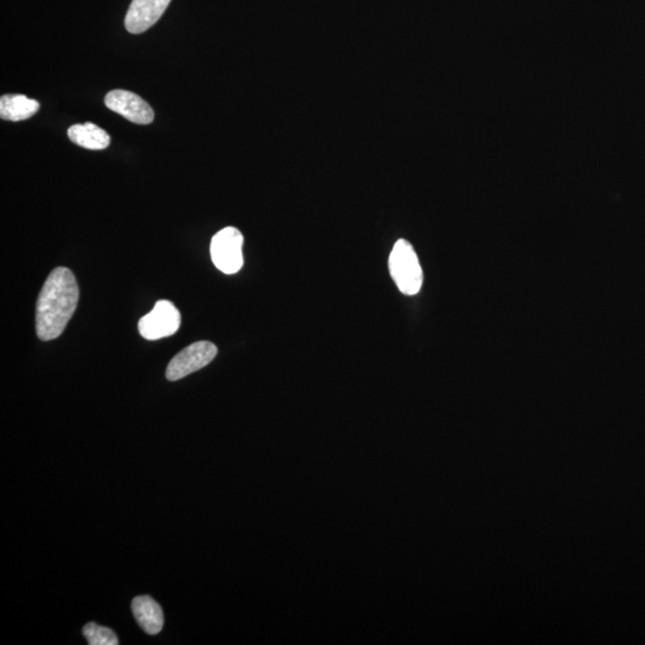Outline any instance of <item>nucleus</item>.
<instances>
[{
	"instance_id": "f257e3e1",
	"label": "nucleus",
	"mask_w": 645,
	"mask_h": 645,
	"mask_svg": "<svg viewBox=\"0 0 645 645\" xmlns=\"http://www.w3.org/2000/svg\"><path fill=\"white\" fill-rule=\"evenodd\" d=\"M79 287L70 269H55L45 280L36 303V332L40 340L58 339L74 316Z\"/></svg>"
},
{
	"instance_id": "f03ea898",
	"label": "nucleus",
	"mask_w": 645,
	"mask_h": 645,
	"mask_svg": "<svg viewBox=\"0 0 645 645\" xmlns=\"http://www.w3.org/2000/svg\"><path fill=\"white\" fill-rule=\"evenodd\" d=\"M391 276L398 290L405 295H415L423 283V273L415 250L405 239L394 244L389 258Z\"/></svg>"
},
{
	"instance_id": "7ed1b4c3",
	"label": "nucleus",
	"mask_w": 645,
	"mask_h": 645,
	"mask_svg": "<svg viewBox=\"0 0 645 645\" xmlns=\"http://www.w3.org/2000/svg\"><path fill=\"white\" fill-rule=\"evenodd\" d=\"M243 244L244 237L236 227H225L212 239V261L223 274L233 275L241 271L244 263Z\"/></svg>"
},
{
	"instance_id": "20e7f679",
	"label": "nucleus",
	"mask_w": 645,
	"mask_h": 645,
	"mask_svg": "<svg viewBox=\"0 0 645 645\" xmlns=\"http://www.w3.org/2000/svg\"><path fill=\"white\" fill-rule=\"evenodd\" d=\"M216 354H218V348L210 341L193 343L178 352L170 362L166 368V379L170 382L180 381L194 372L210 365Z\"/></svg>"
},
{
	"instance_id": "39448f33",
	"label": "nucleus",
	"mask_w": 645,
	"mask_h": 645,
	"mask_svg": "<svg viewBox=\"0 0 645 645\" xmlns=\"http://www.w3.org/2000/svg\"><path fill=\"white\" fill-rule=\"evenodd\" d=\"M181 325V314L172 302L155 303L154 309L139 321V332L144 339L155 341L173 336Z\"/></svg>"
},
{
	"instance_id": "423d86ee",
	"label": "nucleus",
	"mask_w": 645,
	"mask_h": 645,
	"mask_svg": "<svg viewBox=\"0 0 645 645\" xmlns=\"http://www.w3.org/2000/svg\"><path fill=\"white\" fill-rule=\"evenodd\" d=\"M104 104L112 112L136 124L154 123V113L151 105L138 94L127 90H113L104 98Z\"/></svg>"
},
{
	"instance_id": "0eeeda50",
	"label": "nucleus",
	"mask_w": 645,
	"mask_h": 645,
	"mask_svg": "<svg viewBox=\"0 0 645 645\" xmlns=\"http://www.w3.org/2000/svg\"><path fill=\"white\" fill-rule=\"evenodd\" d=\"M172 0H133L124 18L131 34H142L158 22Z\"/></svg>"
},
{
	"instance_id": "6e6552de",
	"label": "nucleus",
	"mask_w": 645,
	"mask_h": 645,
	"mask_svg": "<svg viewBox=\"0 0 645 645\" xmlns=\"http://www.w3.org/2000/svg\"><path fill=\"white\" fill-rule=\"evenodd\" d=\"M132 610L140 628L149 635H157L164 625L162 607L149 595L136 597L132 602Z\"/></svg>"
},
{
	"instance_id": "1a4fd4ad",
	"label": "nucleus",
	"mask_w": 645,
	"mask_h": 645,
	"mask_svg": "<svg viewBox=\"0 0 645 645\" xmlns=\"http://www.w3.org/2000/svg\"><path fill=\"white\" fill-rule=\"evenodd\" d=\"M67 135L72 143L86 150H105L112 142L104 129L91 123L74 124L68 128Z\"/></svg>"
},
{
	"instance_id": "9d476101",
	"label": "nucleus",
	"mask_w": 645,
	"mask_h": 645,
	"mask_svg": "<svg viewBox=\"0 0 645 645\" xmlns=\"http://www.w3.org/2000/svg\"><path fill=\"white\" fill-rule=\"evenodd\" d=\"M40 104L25 94H4L0 98V117L7 121L29 119L39 112Z\"/></svg>"
},
{
	"instance_id": "9b49d317",
	"label": "nucleus",
	"mask_w": 645,
	"mask_h": 645,
	"mask_svg": "<svg viewBox=\"0 0 645 645\" xmlns=\"http://www.w3.org/2000/svg\"><path fill=\"white\" fill-rule=\"evenodd\" d=\"M83 635L90 645H117L120 643L113 630L94 623H87L83 628Z\"/></svg>"
}]
</instances>
